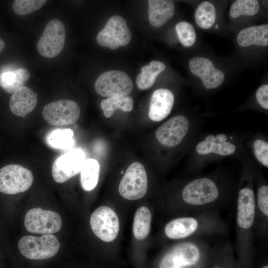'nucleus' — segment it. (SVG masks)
I'll return each instance as SVG.
<instances>
[{
  "label": "nucleus",
  "mask_w": 268,
  "mask_h": 268,
  "mask_svg": "<svg viewBox=\"0 0 268 268\" xmlns=\"http://www.w3.org/2000/svg\"><path fill=\"white\" fill-rule=\"evenodd\" d=\"M18 247L24 257L31 260H44L54 257L59 251L60 243L53 234L40 237L28 235L20 239Z\"/></svg>",
  "instance_id": "1"
},
{
  "label": "nucleus",
  "mask_w": 268,
  "mask_h": 268,
  "mask_svg": "<svg viewBox=\"0 0 268 268\" xmlns=\"http://www.w3.org/2000/svg\"><path fill=\"white\" fill-rule=\"evenodd\" d=\"M65 41L66 30L64 24L59 19H53L46 25L38 41L37 49L42 56L53 58L62 52Z\"/></svg>",
  "instance_id": "7"
},
{
  "label": "nucleus",
  "mask_w": 268,
  "mask_h": 268,
  "mask_svg": "<svg viewBox=\"0 0 268 268\" xmlns=\"http://www.w3.org/2000/svg\"><path fill=\"white\" fill-rule=\"evenodd\" d=\"M24 225L29 232L51 234L59 231L62 226L60 215L40 207L29 209L25 214Z\"/></svg>",
  "instance_id": "5"
},
{
  "label": "nucleus",
  "mask_w": 268,
  "mask_h": 268,
  "mask_svg": "<svg viewBox=\"0 0 268 268\" xmlns=\"http://www.w3.org/2000/svg\"><path fill=\"white\" fill-rule=\"evenodd\" d=\"M174 102L172 92L165 88H159L153 93L149 104L148 116L150 120L159 122L170 113Z\"/></svg>",
  "instance_id": "14"
},
{
  "label": "nucleus",
  "mask_w": 268,
  "mask_h": 268,
  "mask_svg": "<svg viewBox=\"0 0 268 268\" xmlns=\"http://www.w3.org/2000/svg\"><path fill=\"white\" fill-rule=\"evenodd\" d=\"M189 122L184 116L173 117L164 123L156 130L157 140L167 147H174L179 144L187 134L189 129Z\"/></svg>",
  "instance_id": "12"
},
{
  "label": "nucleus",
  "mask_w": 268,
  "mask_h": 268,
  "mask_svg": "<svg viewBox=\"0 0 268 268\" xmlns=\"http://www.w3.org/2000/svg\"><path fill=\"white\" fill-rule=\"evenodd\" d=\"M33 181L32 172L17 164L6 165L0 169V192L14 195L29 189Z\"/></svg>",
  "instance_id": "4"
},
{
  "label": "nucleus",
  "mask_w": 268,
  "mask_h": 268,
  "mask_svg": "<svg viewBox=\"0 0 268 268\" xmlns=\"http://www.w3.org/2000/svg\"><path fill=\"white\" fill-rule=\"evenodd\" d=\"M259 7L257 0H237L232 4L229 15L233 18L241 15H254L258 13Z\"/></svg>",
  "instance_id": "29"
},
{
  "label": "nucleus",
  "mask_w": 268,
  "mask_h": 268,
  "mask_svg": "<svg viewBox=\"0 0 268 268\" xmlns=\"http://www.w3.org/2000/svg\"><path fill=\"white\" fill-rule=\"evenodd\" d=\"M215 28H218V26L217 25H215Z\"/></svg>",
  "instance_id": "36"
},
{
  "label": "nucleus",
  "mask_w": 268,
  "mask_h": 268,
  "mask_svg": "<svg viewBox=\"0 0 268 268\" xmlns=\"http://www.w3.org/2000/svg\"><path fill=\"white\" fill-rule=\"evenodd\" d=\"M219 191L215 184L207 178H201L188 183L184 188L182 198L186 203L201 205L215 201Z\"/></svg>",
  "instance_id": "11"
},
{
  "label": "nucleus",
  "mask_w": 268,
  "mask_h": 268,
  "mask_svg": "<svg viewBox=\"0 0 268 268\" xmlns=\"http://www.w3.org/2000/svg\"><path fill=\"white\" fill-rule=\"evenodd\" d=\"M180 42L185 47L194 45L196 40V34L194 26L187 21H181L175 26Z\"/></svg>",
  "instance_id": "30"
},
{
  "label": "nucleus",
  "mask_w": 268,
  "mask_h": 268,
  "mask_svg": "<svg viewBox=\"0 0 268 268\" xmlns=\"http://www.w3.org/2000/svg\"><path fill=\"white\" fill-rule=\"evenodd\" d=\"M255 155L262 164L268 167V143L261 139L255 140L253 143Z\"/></svg>",
  "instance_id": "32"
},
{
  "label": "nucleus",
  "mask_w": 268,
  "mask_h": 268,
  "mask_svg": "<svg viewBox=\"0 0 268 268\" xmlns=\"http://www.w3.org/2000/svg\"><path fill=\"white\" fill-rule=\"evenodd\" d=\"M146 172L143 165L138 162L132 163L127 168L119 184L120 194L129 200L142 198L147 190Z\"/></svg>",
  "instance_id": "2"
},
{
  "label": "nucleus",
  "mask_w": 268,
  "mask_h": 268,
  "mask_svg": "<svg viewBox=\"0 0 268 268\" xmlns=\"http://www.w3.org/2000/svg\"><path fill=\"white\" fill-rule=\"evenodd\" d=\"M255 213V199L253 191L245 188L239 192L237 200V222L243 229L253 225Z\"/></svg>",
  "instance_id": "15"
},
{
  "label": "nucleus",
  "mask_w": 268,
  "mask_h": 268,
  "mask_svg": "<svg viewBox=\"0 0 268 268\" xmlns=\"http://www.w3.org/2000/svg\"><path fill=\"white\" fill-rule=\"evenodd\" d=\"M176 263L180 268H196L199 265L201 255L198 248L191 243H183L170 251Z\"/></svg>",
  "instance_id": "18"
},
{
  "label": "nucleus",
  "mask_w": 268,
  "mask_h": 268,
  "mask_svg": "<svg viewBox=\"0 0 268 268\" xmlns=\"http://www.w3.org/2000/svg\"><path fill=\"white\" fill-rule=\"evenodd\" d=\"M198 227V221L193 217H185L173 219L165 227L166 236L172 239L186 238L194 233Z\"/></svg>",
  "instance_id": "21"
},
{
  "label": "nucleus",
  "mask_w": 268,
  "mask_h": 268,
  "mask_svg": "<svg viewBox=\"0 0 268 268\" xmlns=\"http://www.w3.org/2000/svg\"><path fill=\"white\" fill-rule=\"evenodd\" d=\"M166 67L165 65L160 61H151L148 65L141 68V73L136 77V83L140 90L147 89L154 83L157 76Z\"/></svg>",
  "instance_id": "24"
},
{
  "label": "nucleus",
  "mask_w": 268,
  "mask_h": 268,
  "mask_svg": "<svg viewBox=\"0 0 268 268\" xmlns=\"http://www.w3.org/2000/svg\"><path fill=\"white\" fill-rule=\"evenodd\" d=\"M151 213L145 206H142L136 211L133 222V231L134 238L143 240L149 234L151 221Z\"/></svg>",
  "instance_id": "26"
},
{
  "label": "nucleus",
  "mask_w": 268,
  "mask_h": 268,
  "mask_svg": "<svg viewBox=\"0 0 268 268\" xmlns=\"http://www.w3.org/2000/svg\"><path fill=\"white\" fill-rule=\"evenodd\" d=\"M97 94L106 97L126 96L133 90L134 84L125 72L117 70L105 71L95 82Z\"/></svg>",
  "instance_id": "3"
},
{
  "label": "nucleus",
  "mask_w": 268,
  "mask_h": 268,
  "mask_svg": "<svg viewBox=\"0 0 268 268\" xmlns=\"http://www.w3.org/2000/svg\"><path fill=\"white\" fill-rule=\"evenodd\" d=\"M238 44L242 47L252 45H268V24L253 26L241 30L237 35Z\"/></svg>",
  "instance_id": "20"
},
{
  "label": "nucleus",
  "mask_w": 268,
  "mask_h": 268,
  "mask_svg": "<svg viewBox=\"0 0 268 268\" xmlns=\"http://www.w3.org/2000/svg\"><path fill=\"white\" fill-rule=\"evenodd\" d=\"M227 137L224 134L216 136L208 135L204 140L200 142L196 147L197 153L200 155L215 153L221 156H228L233 154L236 150L234 144L227 142Z\"/></svg>",
  "instance_id": "17"
},
{
  "label": "nucleus",
  "mask_w": 268,
  "mask_h": 268,
  "mask_svg": "<svg viewBox=\"0 0 268 268\" xmlns=\"http://www.w3.org/2000/svg\"><path fill=\"white\" fill-rule=\"evenodd\" d=\"M256 97L259 104L265 109H268V85L260 86L256 93Z\"/></svg>",
  "instance_id": "34"
},
{
  "label": "nucleus",
  "mask_w": 268,
  "mask_h": 268,
  "mask_svg": "<svg viewBox=\"0 0 268 268\" xmlns=\"http://www.w3.org/2000/svg\"><path fill=\"white\" fill-rule=\"evenodd\" d=\"M73 131L70 129H56L50 131L46 142L50 147L61 150L71 149L74 145Z\"/></svg>",
  "instance_id": "23"
},
{
  "label": "nucleus",
  "mask_w": 268,
  "mask_h": 268,
  "mask_svg": "<svg viewBox=\"0 0 268 268\" xmlns=\"http://www.w3.org/2000/svg\"><path fill=\"white\" fill-rule=\"evenodd\" d=\"M30 76L29 71L25 68L3 72L0 74V86L8 93H13L23 86Z\"/></svg>",
  "instance_id": "22"
},
{
  "label": "nucleus",
  "mask_w": 268,
  "mask_h": 268,
  "mask_svg": "<svg viewBox=\"0 0 268 268\" xmlns=\"http://www.w3.org/2000/svg\"><path fill=\"white\" fill-rule=\"evenodd\" d=\"M85 161V153L80 148L72 149L59 156L52 167L54 181L62 183L74 176L80 172Z\"/></svg>",
  "instance_id": "10"
},
{
  "label": "nucleus",
  "mask_w": 268,
  "mask_h": 268,
  "mask_svg": "<svg viewBox=\"0 0 268 268\" xmlns=\"http://www.w3.org/2000/svg\"><path fill=\"white\" fill-rule=\"evenodd\" d=\"M131 32L125 19L119 15L109 18L104 28L98 34L96 40L103 47L111 49L127 45L131 41Z\"/></svg>",
  "instance_id": "6"
},
{
  "label": "nucleus",
  "mask_w": 268,
  "mask_h": 268,
  "mask_svg": "<svg viewBox=\"0 0 268 268\" xmlns=\"http://www.w3.org/2000/svg\"><path fill=\"white\" fill-rule=\"evenodd\" d=\"M37 102V94L23 86L13 93L9 100V109L14 115L24 117L34 109Z\"/></svg>",
  "instance_id": "16"
},
{
  "label": "nucleus",
  "mask_w": 268,
  "mask_h": 268,
  "mask_svg": "<svg viewBox=\"0 0 268 268\" xmlns=\"http://www.w3.org/2000/svg\"><path fill=\"white\" fill-rule=\"evenodd\" d=\"M46 1L45 0H15L12 8L15 13L23 15L40 9Z\"/></svg>",
  "instance_id": "31"
},
{
  "label": "nucleus",
  "mask_w": 268,
  "mask_h": 268,
  "mask_svg": "<svg viewBox=\"0 0 268 268\" xmlns=\"http://www.w3.org/2000/svg\"><path fill=\"white\" fill-rule=\"evenodd\" d=\"M258 204L261 211L268 216V187L263 186L259 188L257 194Z\"/></svg>",
  "instance_id": "33"
},
{
  "label": "nucleus",
  "mask_w": 268,
  "mask_h": 268,
  "mask_svg": "<svg viewBox=\"0 0 268 268\" xmlns=\"http://www.w3.org/2000/svg\"><path fill=\"white\" fill-rule=\"evenodd\" d=\"M90 224L94 234L104 242L114 241L119 233L118 216L112 209L106 206H100L93 212Z\"/></svg>",
  "instance_id": "8"
},
{
  "label": "nucleus",
  "mask_w": 268,
  "mask_h": 268,
  "mask_svg": "<svg viewBox=\"0 0 268 268\" xmlns=\"http://www.w3.org/2000/svg\"><path fill=\"white\" fill-rule=\"evenodd\" d=\"M5 47L4 42L0 39V53L3 50Z\"/></svg>",
  "instance_id": "35"
},
{
  "label": "nucleus",
  "mask_w": 268,
  "mask_h": 268,
  "mask_svg": "<svg viewBox=\"0 0 268 268\" xmlns=\"http://www.w3.org/2000/svg\"><path fill=\"white\" fill-rule=\"evenodd\" d=\"M190 71L200 77L204 87L207 89L219 86L224 79L222 71L216 69L211 61L203 57H194L189 63Z\"/></svg>",
  "instance_id": "13"
},
{
  "label": "nucleus",
  "mask_w": 268,
  "mask_h": 268,
  "mask_svg": "<svg viewBox=\"0 0 268 268\" xmlns=\"http://www.w3.org/2000/svg\"><path fill=\"white\" fill-rule=\"evenodd\" d=\"M80 184L85 191L93 190L97 185L100 173V165L95 159L85 160L80 171Z\"/></svg>",
  "instance_id": "25"
},
{
  "label": "nucleus",
  "mask_w": 268,
  "mask_h": 268,
  "mask_svg": "<svg viewBox=\"0 0 268 268\" xmlns=\"http://www.w3.org/2000/svg\"><path fill=\"white\" fill-rule=\"evenodd\" d=\"M148 2V18L150 23L159 27L173 16L175 7L172 0H150Z\"/></svg>",
  "instance_id": "19"
},
{
  "label": "nucleus",
  "mask_w": 268,
  "mask_h": 268,
  "mask_svg": "<svg viewBox=\"0 0 268 268\" xmlns=\"http://www.w3.org/2000/svg\"><path fill=\"white\" fill-rule=\"evenodd\" d=\"M216 11L213 4L208 1H203L198 6L195 14L197 25L206 29L211 27L215 21Z\"/></svg>",
  "instance_id": "28"
},
{
  "label": "nucleus",
  "mask_w": 268,
  "mask_h": 268,
  "mask_svg": "<svg viewBox=\"0 0 268 268\" xmlns=\"http://www.w3.org/2000/svg\"><path fill=\"white\" fill-rule=\"evenodd\" d=\"M78 105L70 100H60L46 105L42 111L45 120L50 125L62 126L72 125L79 119Z\"/></svg>",
  "instance_id": "9"
},
{
  "label": "nucleus",
  "mask_w": 268,
  "mask_h": 268,
  "mask_svg": "<svg viewBox=\"0 0 268 268\" xmlns=\"http://www.w3.org/2000/svg\"><path fill=\"white\" fill-rule=\"evenodd\" d=\"M133 99L127 95L108 97L102 100L100 104L101 108L106 118L111 117L117 109L130 112L133 109Z\"/></svg>",
  "instance_id": "27"
}]
</instances>
